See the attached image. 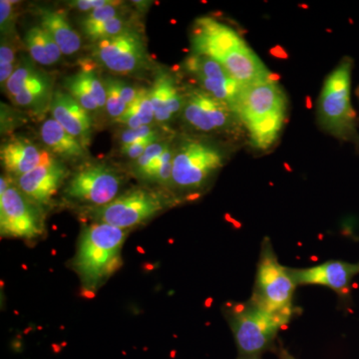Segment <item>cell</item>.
I'll return each instance as SVG.
<instances>
[{
	"label": "cell",
	"mask_w": 359,
	"mask_h": 359,
	"mask_svg": "<svg viewBox=\"0 0 359 359\" xmlns=\"http://www.w3.org/2000/svg\"><path fill=\"white\" fill-rule=\"evenodd\" d=\"M15 49L13 41L1 37L0 45V83L6 85L15 71Z\"/></svg>",
	"instance_id": "cell-30"
},
{
	"label": "cell",
	"mask_w": 359,
	"mask_h": 359,
	"mask_svg": "<svg viewBox=\"0 0 359 359\" xmlns=\"http://www.w3.org/2000/svg\"><path fill=\"white\" fill-rule=\"evenodd\" d=\"M169 144V142H156L145 151L140 158L136 160L135 172L141 179L146 180V181H155L158 171L162 165L163 154Z\"/></svg>",
	"instance_id": "cell-27"
},
{
	"label": "cell",
	"mask_w": 359,
	"mask_h": 359,
	"mask_svg": "<svg viewBox=\"0 0 359 359\" xmlns=\"http://www.w3.org/2000/svg\"><path fill=\"white\" fill-rule=\"evenodd\" d=\"M219 149L198 140H186L175 151L172 185L182 191H197L205 187L223 167Z\"/></svg>",
	"instance_id": "cell-5"
},
{
	"label": "cell",
	"mask_w": 359,
	"mask_h": 359,
	"mask_svg": "<svg viewBox=\"0 0 359 359\" xmlns=\"http://www.w3.org/2000/svg\"><path fill=\"white\" fill-rule=\"evenodd\" d=\"M193 53L207 56L223 63L245 41L235 29L212 18L196 20L191 32Z\"/></svg>",
	"instance_id": "cell-12"
},
{
	"label": "cell",
	"mask_w": 359,
	"mask_h": 359,
	"mask_svg": "<svg viewBox=\"0 0 359 359\" xmlns=\"http://www.w3.org/2000/svg\"><path fill=\"white\" fill-rule=\"evenodd\" d=\"M254 359H262V358H254Z\"/></svg>",
	"instance_id": "cell-39"
},
{
	"label": "cell",
	"mask_w": 359,
	"mask_h": 359,
	"mask_svg": "<svg viewBox=\"0 0 359 359\" xmlns=\"http://www.w3.org/2000/svg\"><path fill=\"white\" fill-rule=\"evenodd\" d=\"M25 44L33 61L40 65H56L62 57L57 43L41 26H34L26 32Z\"/></svg>",
	"instance_id": "cell-22"
},
{
	"label": "cell",
	"mask_w": 359,
	"mask_h": 359,
	"mask_svg": "<svg viewBox=\"0 0 359 359\" xmlns=\"http://www.w3.org/2000/svg\"><path fill=\"white\" fill-rule=\"evenodd\" d=\"M224 311L237 346L238 359L262 358L275 348L278 332L292 320L271 313L250 299L228 304Z\"/></svg>",
	"instance_id": "cell-3"
},
{
	"label": "cell",
	"mask_w": 359,
	"mask_h": 359,
	"mask_svg": "<svg viewBox=\"0 0 359 359\" xmlns=\"http://www.w3.org/2000/svg\"><path fill=\"white\" fill-rule=\"evenodd\" d=\"M52 98H53V94H52L50 76L28 87L20 93L11 97V101L15 105L32 110L34 113L43 112L48 106L51 105Z\"/></svg>",
	"instance_id": "cell-24"
},
{
	"label": "cell",
	"mask_w": 359,
	"mask_h": 359,
	"mask_svg": "<svg viewBox=\"0 0 359 359\" xmlns=\"http://www.w3.org/2000/svg\"><path fill=\"white\" fill-rule=\"evenodd\" d=\"M48 74L44 71L35 67L32 62L27 60H23L20 65L16 66V69L13 74L6 82V89L9 97L16 95L20 93L23 90L32 86V85L39 83L43 80Z\"/></svg>",
	"instance_id": "cell-26"
},
{
	"label": "cell",
	"mask_w": 359,
	"mask_h": 359,
	"mask_svg": "<svg viewBox=\"0 0 359 359\" xmlns=\"http://www.w3.org/2000/svg\"><path fill=\"white\" fill-rule=\"evenodd\" d=\"M50 109L53 119L88 147L91 141L92 119L89 111L84 109L68 92L56 90L52 98Z\"/></svg>",
	"instance_id": "cell-16"
},
{
	"label": "cell",
	"mask_w": 359,
	"mask_h": 359,
	"mask_svg": "<svg viewBox=\"0 0 359 359\" xmlns=\"http://www.w3.org/2000/svg\"><path fill=\"white\" fill-rule=\"evenodd\" d=\"M40 137L52 154L66 161H78L87 156V148L55 119L50 118L42 124Z\"/></svg>",
	"instance_id": "cell-20"
},
{
	"label": "cell",
	"mask_w": 359,
	"mask_h": 359,
	"mask_svg": "<svg viewBox=\"0 0 359 359\" xmlns=\"http://www.w3.org/2000/svg\"><path fill=\"white\" fill-rule=\"evenodd\" d=\"M159 132L156 131L154 134L151 136L146 137V138L139 139V140L133 142V143L128 144V145L121 146V151L123 154L126 155L127 157L131 159L137 160L140 158L142 155L145 153V151L150 147L152 144L156 142L160 141Z\"/></svg>",
	"instance_id": "cell-33"
},
{
	"label": "cell",
	"mask_w": 359,
	"mask_h": 359,
	"mask_svg": "<svg viewBox=\"0 0 359 359\" xmlns=\"http://www.w3.org/2000/svg\"><path fill=\"white\" fill-rule=\"evenodd\" d=\"M118 83H119L120 93H121L123 100L129 107L134 102L135 99H136L138 89L134 88L131 85L122 81V80L118 79Z\"/></svg>",
	"instance_id": "cell-36"
},
{
	"label": "cell",
	"mask_w": 359,
	"mask_h": 359,
	"mask_svg": "<svg viewBox=\"0 0 359 359\" xmlns=\"http://www.w3.org/2000/svg\"><path fill=\"white\" fill-rule=\"evenodd\" d=\"M92 54L99 65L118 74L142 72L150 62L145 41L134 29L96 42Z\"/></svg>",
	"instance_id": "cell-7"
},
{
	"label": "cell",
	"mask_w": 359,
	"mask_h": 359,
	"mask_svg": "<svg viewBox=\"0 0 359 359\" xmlns=\"http://www.w3.org/2000/svg\"><path fill=\"white\" fill-rule=\"evenodd\" d=\"M67 174L65 165L50 156L32 172L18 178V189L34 204L45 205L57 193Z\"/></svg>",
	"instance_id": "cell-15"
},
{
	"label": "cell",
	"mask_w": 359,
	"mask_h": 359,
	"mask_svg": "<svg viewBox=\"0 0 359 359\" xmlns=\"http://www.w3.org/2000/svg\"><path fill=\"white\" fill-rule=\"evenodd\" d=\"M278 359H297L295 358L294 354L290 353L289 351H287L285 348H283V347L278 349Z\"/></svg>",
	"instance_id": "cell-37"
},
{
	"label": "cell",
	"mask_w": 359,
	"mask_h": 359,
	"mask_svg": "<svg viewBox=\"0 0 359 359\" xmlns=\"http://www.w3.org/2000/svg\"><path fill=\"white\" fill-rule=\"evenodd\" d=\"M39 16L40 26L49 33L62 54L72 55L80 50L81 39L62 13L53 9L40 8Z\"/></svg>",
	"instance_id": "cell-21"
},
{
	"label": "cell",
	"mask_w": 359,
	"mask_h": 359,
	"mask_svg": "<svg viewBox=\"0 0 359 359\" xmlns=\"http://www.w3.org/2000/svg\"><path fill=\"white\" fill-rule=\"evenodd\" d=\"M103 82L106 89V110L111 117L117 120L126 112L128 106L124 102L120 93L118 79L107 78Z\"/></svg>",
	"instance_id": "cell-29"
},
{
	"label": "cell",
	"mask_w": 359,
	"mask_h": 359,
	"mask_svg": "<svg viewBox=\"0 0 359 359\" xmlns=\"http://www.w3.org/2000/svg\"><path fill=\"white\" fill-rule=\"evenodd\" d=\"M285 119V111H282L245 125L252 147L259 150H266L271 147L282 131Z\"/></svg>",
	"instance_id": "cell-23"
},
{
	"label": "cell",
	"mask_w": 359,
	"mask_h": 359,
	"mask_svg": "<svg viewBox=\"0 0 359 359\" xmlns=\"http://www.w3.org/2000/svg\"><path fill=\"white\" fill-rule=\"evenodd\" d=\"M358 263H359V262H358Z\"/></svg>",
	"instance_id": "cell-40"
},
{
	"label": "cell",
	"mask_w": 359,
	"mask_h": 359,
	"mask_svg": "<svg viewBox=\"0 0 359 359\" xmlns=\"http://www.w3.org/2000/svg\"><path fill=\"white\" fill-rule=\"evenodd\" d=\"M120 16H123L120 4L118 2L113 1L112 4H107V6L99 7V8L90 11L81 20V25H95V23L104 22V21L120 18Z\"/></svg>",
	"instance_id": "cell-31"
},
{
	"label": "cell",
	"mask_w": 359,
	"mask_h": 359,
	"mask_svg": "<svg viewBox=\"0 0 359 359\" xmlns=\"http://www.w3.org/2000/svg\"><path fill=\"white\" fill-rule=\"evenodd\" d=\"M181 115L190 128L202 133L233 131L243 124L235 111L200 88L187 90Z\"/></svg>",
	"instance_id": "cell-8"
},
{
	"label": "cell",
	"mask_w": 359,
	"mask_h": 359,
	"mask_svg": "<svg viewBox=\"0 0 359 359\" xmlns=\"http://www.w3.org/2000/svg\"><path fill=\"white\" fill-rule=\"evenodd\" d=\"M65 87L75 100L87 111L106 107V89L92 68L83 67L66 78Z\"/></svg>",
	"instance_id": "cell-19"
},
{
	"label": "cell",
	"mask_w": 359,
	"mask_h": 359,
	"mask_svg": "<svg viewBox=\"0 0 359 359\" xmlns=\"http://www.w3.org/2000/svg\"><path fill=\"white\" fill-rule=\"evenodd\" d=\"M297 287L290 268L280 263L271 240L264 238L250 301L271 313L292 318Z\"/></svg>",
	"instance_id": "cell-4"
},
{
	"label": "cell",
	"mask_w": 359,
	"mask_h": 359,
	"mask_svg": "<svg viewBox=\"0 0 359 359\" xmlns=\"http://www.w3.org/2000/svg\"><path fill=\"white\" fill-rule=\"evenodd\" d=\"M285 97L273 78L243 86L235 113L243 125L285 111Z\"/></svg>",
	"instance_id": "cell-13"
},
{
	"label": "cell",
	"mask_w": 359,
	"mask_h": 359,
	"mask_svg": "<svg viewBox=\"0 0 359 359\" xmlns=\"http://www.w3.org/2000/svg\"><path fill=\"white\" fill-rule=\"evenodd\" d=\"M0 231L2 237L32 240L39 237L43 223L36 205L15 186L0 195Z\"/></svg>",
	"instance_id": "cell-10"
},
{
	"label": "cell",
	"mask_w": 359,
	"mask_h": 359,
	"mask_svg": "<svg viewBox=\"0 0 359 359\" xmlns=\"http://www.w3.org/2000/svg\"><path fill=\"white\" fill-rule=\"evenodd\" d=\"M13 1L1 0L0 1V28L1 37H13L15 33V13H14Z\"/></svg>",
	"instance_id": "cell-32"
},
{
	"label": "cell",
	"mask_w": 359,
	"mask_h": 359,
	"mask_svg": "<svg viewBox=\"0 0 359 359\" xmlns=\"http://www.w3.org/2000/svg\"><path fill=\"white\" fill-rule=\"evenodd\" d=\"M356 95H358L359 99V86L358 87V89H356Z\"/></svg>",
	"instance_id": "cell-38"
},
{
	"label": "cell",
	"mask_w": 359,
	"mask_h": 359,
	"mask_svg": "<svg viewBox=\"0 0 359 359\" xmlns=\"http://www.w3.org/2000/svg\"><path fill=\"white\" fill-rule=\"evenodd\" d=\"M155 132V130H153L150 125H144V126L136 129L125 130L121 134L122 146L128 145V144L133 143L139 139L146 138V137L154 134Z\"/></svg>",
	"instance_id": "cell-34"
},
{
	"label": "cell",
	"mask_w": 359,
	"mask_h": 359,
	"mask_svg": "<svg viewBox=\"0 0 359 359\" xmlns=\"http://www.w3.org/2000/svg\"><path fill=\"white\" fill-rule=\"evenodd\" d=\"M166 203L158 194L151 191H129L109 204L96 208L92 216L97 223H103L127 230L153 218L164 209Z\"/></svg>",
	"instance_id": "cell-6"
},
{
	"label": "cell",
	"mask_w": 359,
	"mask_h": 359,
	"mask_svg": "<svg viewBox=\"0 0 359 359\" xmlns=\"http://www.w3.org/2000/svg\"><path fill=\"white\" fill-rule=\"evenodd\" d=\"M290 271L297 285H320L339 297H348L354 278L359 275V263L332 259L309 268H290Z\"/></svg>",
	"instance_id": "cell-14"
},
{
	"label": "cell",
	"mask_w": 359,
	"mask_h": 359,
	"mask_svg": "<svg viewBox=\"0 0 359 359\" xmlns=\"http://www.w3.org/2000/svg\"><path fill=\"white\" fill-rule=\"evenodd\" d=\"M50 156L27 139H11L1 146L2 165L7 173L18 178L32 172Z\"/></svg>",
	"instance_id": "cell-17"
},
{
	"label": "cell",
	"mask_w": 359,
	"mask_h": 359,
	"mask_svg": "<svg viewBox=\"0 0 359 359\" xmlns=\"http://www.w3.org/2000/svg\"><path fill=\"white\" fill-rule=\"evenodd\" d=\"M155 119L154 109L151 103L149 89H138L136 99L126 112L118 118L117 121L126 124L128 129H136L144 125H150Z\"/></svg>",
	"instance_id": "cell-25"
},
{
	"label": "cell",
	"mask_w": 359,
	"mask_h": 359,
	"mask_svg": "<svg viewBox=\"0 0 359 359\" xmlns=\"http://www.w3.org/2000/svg\"><path fill=\"white\" fill-rule=\"evenodd\" d=\"M121 183L122 177L117 170L104 163H95L77 170L71 177L66 194L78 202L102 207L117 198Z\"/></svg>",
	"instance_id": "cell-9"
},
{
	"label": "cell",
	"mask_w": 359,
	"mask_h": 359,
	"mask_svg": "<svg viewBox=\"0 0 359 359\" xmlns=\"http://www.w3.org/2000/svg\"><path fill=\"white\" fill-rule=\"evenodd\" d=\"M150 91L151 103L155 119L167 123L182 113L185 104V93L181 91L176 80L169 73H161L156 78Z\"/></svg>",
	"instance_id": "cell-18"
},
{
	"label": "cell",
	"mask_w": 359,
	"mask_h": 359,
	"mask_svg": "<svg viewBox=\"0 0 359 359\" xmlns=\"http://www.w3.org/2000/svg\"><path fill=\"white\" fill-rule=\"evenodd\" d=\"M81 28L85 36L93 43L117 36L128 30L133 29L130 25V21L126 20L124 16L104 21V22L95 23V25H81Z\"/></svg>",
	"instance_id": "cell-28"
},
{
	"label": "cell",
	"mask_w": 359,
	"mask_h": 359,
	"mask_svg": "<svg viewBox=\"0 0 359 359\" xmlns=\"http://www.w3.org/2000/svg\"><path fill=\"white\" fill-rule=\"evenodd\" d=\"M185 69L195 78L200 89L235 111L243 86L221 63L207 56L192 53L186 59Z\"/></svg>",
	"instance_id": "cell-11"
},
{
	"label": "cell",
	"mask_w": 359,
	"mask_h": 359,
	"mask_svg": "<svg viewBox=\"0 0 359 359\" xmlns=\"http://www.w3.org/2000/svg\"><path fill=\"white\" fill-rule=\"evenodd\" d=\"M353 66V59L346 56L327 75L318 98V121L325 132L359 152L358 118L351 103Z\"/></svg>",
	"instance_id": "cell-1"
},
{
	"label": "cell",
	"mask_w": 359,
	"mask_h": 359,
	"mask_svg": "<svg viewBox=\"0 0 359 359\" xmlns=\"http://www.w3.org/2000/svg\"><path fill=\"white\" fill-rule=\"evenodd\" d=\"M112 2L110 0H76V1L68 2V6L79 11H84V13L88 11L90 13L94 9L107 6V4H112Z\"/></svg>",
	"instance_id": "cell-35"
},
{
	"label": "cell",
	"mask_w": 359,
	"mask_h": 359,
	"mask_svg": "<svg viewBox=\"0 0 359 359\" xmlns=\"http://www.w3.org/2000/svg\"><path fill=\"white\" fill-rule=\"evenodd\" d=\"M126 237V230L110 224L95 222L84 226L73 264L85 289L96 290L114 273Z\"/></svg>",
	"instance_id": "cell-2"
}]
</instances>
